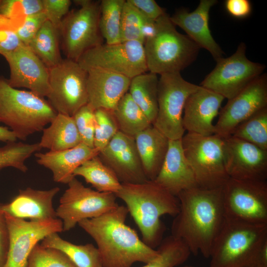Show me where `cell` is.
Here are the masks:
<instances>
[{"label": "cell", "mask_w": 267, "mask_h": 267, "mask_svg": "<svg viewBox=\"0 0 267 267\" xmlns=\"http://www.w3.org/2000/svg\"><path fill=\"white\" fill-rule=\"evenodd\" d=\"M17 138L15 134L6 126H0V141L5 142L16 141Z\"/></svg>", "instance_id": "681fc988"}, {"label": "cell", "mask_w": 267, "mask_h": 267, "mask_svg": "<svg viewBox=\"0 0 267 267\" xmlns=\"http://www.w3.org/2000/svg\"><path fill=\"white\" fill-rule=\"evenodd\" d=\"M154 181L177 197L185 190L198 186L184 156L181 139H169L165 158Z\"/></svg>", "instance_id": "cb8c5ba5"}, {"label": "cell", "mask_w": 267, "mask_h": 267, "mask_svg": "<svg viewBox=\"0 0 267 267\" xmlns=\"http://www.w3.org/2000/svg\"><path fill=\"white\" fill-rule=\"evenodd\" d=\"M113 112L119 131L133 137L152 125L129 92L119 100Z\"/></svg>", "instance_id": "1f68e13d"}, {"label": "cell", "mask_w": 267, "mask_h": 267, "mask_svg": "<svg viewBox=\"0 0 267 267\" xmlns=\"http://www.w3.org/2000/svg\"><path fill=\"white\" fill-rule=\"evenodd\" d=\"M226 218L267 224V182L229 178L222 186Z\"/></svg>", "instance_id": "4fadbf2b"}, {"label": "cell", "mask_w": 267, "mask_h": 267, "mask_svg": "<svg viewBox=\"0 0 267 267\" xmlns=\"http://www.w3.org/2000/svg\"><path fill=\"white\" fill-rule=\"evenodd\" d=\"M9 234V245L3 267H27L34 247L47 235L63 231L58 219L26 221L4 213Z\"/></svg>", "instance_id": "9a60e30c"}, {"label": "cell", "mask_w": 267, "mask_h": 267, "mask_svg": "<svg viewBox=\"0 0 267 267\" xmlns=\"http://www.w3.org/2000/svg\"><path fill=\"white\" fill-rule=\"evenodd\" d=\"M57 112L48 101L31 91L11 87L0 76V123L5 125L17 139L25 140L43 131Z\"/></svg>", "instance_id": "5b68a950"}, {"label": "cell", "mask_w": 267, "mask_h": 267, "mask_svg": "<svg viewBox=\"0 0 267 267\" xmlns=\"http://www.w3.org/2000/svg\"><path fill=\"white\" fill-rule=\"evenodd\" d=\"M60 188L48 190L27 187L20 189L18 194L6 204H1L4 213L14 218L37 222L57 218L53 206V199Z\"/></svg>", "instance_id": "603a6c76"}, {"label": "cell", "mask_w": 267, "mask_h": 267, "mask_svg": "<svg viewBox=\"0 0 267 267\" xmlns=\"http://www.w3.org/2000/svg\"><path fill=\"white\" fill-rule=\"evenodd\" d=\"M87 77L77 61L66 58L49 69L47 101L57 113L73 117L88 104Z\"/></svg>", "instance_id": "30bf717a"}, {"label": "cell", "mask_w": 267, "mask_h": 267, "mask_svg": "<svg viewBox=\"0 0 267 267\" xmlns=\"http://www.w3.org/2000/svg\"><path fill=\"white\" fill-rule=\"evenodd\" d=\"M80 7L69 12L58 28L66 58L77 61L88 50L103 44L99 26L100 2L77 0Z\"/></svg>", "instance_id": "ba28073f"}, {"label": "cell", "mask_w": 267, "mask_h": 267, "mask_svg": "<svg viewBox=\"0 0 267 267\" xmlns=\"http://www.w3.org/2000/svg\"><path fill=\"white\" fill-rule=\"evenodd\" d=\"M141 16V33L145 42L153 38L155 35L157 26L156 21L147 18L142 15Z\"/></svg>", "instance_id": "c3c4849f"}, {"label": "cell", "mask_w": 267, "mask_h": 267, "mask_svg": "<svg viewBox=\"0 0 267 267\" xmlns=\"http://www.w3.org/2000/svg\"><path fill=\"white\" fill-rule=\"evenodd\" d=\"M21 44L12 22L0 14V54L10 53Z\"/></svg>", "instance_id": "7bdbcfd3"}, {"label": "cell", "mask_w": 267, "mask_h": 267, "mask_svg": "<svg viewBox=\"0 0 267 267\" xmlns=\"http://www.w3.org/2000/svg\"><path fill=\"white\" fill-rule=\"evenodd\" d=\"M156 23L155 35L143 44L148 71L160 75L180 73L195 60L200 47L177 30L167 13Z\"/></svg>", "instance_id": "8992f818"}, {"label": "cell", "mask_w": 267, "mask_h": 267, "mask_svg": "<svg viewBox=\"0 0 267 267\" xmlns=\"http://www.w3.org/2000/svg\"><path fill=\"white\" fill-rule=\"evenodd\" d=\"M99 151L83 143L63 150L45 153L36 152L37 163L49 170L55 182L68 184L74 172L83 163L99 154Z\"/></svg>", "instance_id": "d4e9b609"}, {"label": "cell", "mask_w": 267, "mask_h": 267, "mask_svg": "<svg viewBox=\"0 0 267 267\" xmlns=\"http://www.w3.org/2000/svg\"><path fill=\"white\" fill-rule=\"evenodd\" d=\"M225 7L228 13L237 18L248 17L252 11V5L248 0H226Z\"/></svg>", "instance_id": "bcb514c9"}, {"label": "cell", "mask_w": 267, "mask_h": 267, "mask_svg": "<svg viewBox=\"0 0 267 267\" xmlns=\"http://www.w3.org/2000/svg\"><path fill=\"white\" fill-rule=\"evenodd\" d=\"M27 267H77L60 251L38 243L28 258Z\"/></svg>", "instance_id": "74e56055"}, {"label": "cell", "mask_w": 267, "mask_h": 267, "mask_svg": "<svg viewBox=\"0 0 267 267\" xmlns=\"http://www.w3.org/2000/svg\"><path fill=\"white\" fill-rule=\"evenodd\" d=\"M125 1V0H102L100 2L99 26L107 44L121 42V19Z\"/></svg>", "instance_id": "d6a6232c"}, {"label": "cell", "mask_w": 267, "mask_h": 267, "mask_svg": "<svg viewBox=\"0 0 267 267\" xmlns=\"http://www.w3.org/2000/svg\"><path fill=\"white\" fill-rule=\"evenodd\" d=\"M87 71L88 104L93 109L114 110L129 90L131 79L99 68Z\"/></svg>", "instance_id": "7402d4cb"}, {"label": "cell", "mask_w": 267, "mask_h": 267, "mask_svg": "<svg viewBox=\"0 0 267 267\" xmlns=\"http://www.w3.org/2000/svg\"><path fill=\"white\" fill-rule=\"evenodd\" d=\"M224 98L200 86L187 98L184 107L182 125L185 131L203 136L215 133L214 118Z\"/></svg>", "instance_id": "ffe728a7"}, {"label": "cell", "mask_w": 267, "mask_h": 267, "mask_svg": "<svg viewBox=\"0 0 267 267\" xmlns=\"http://www.w3.org/2000/svg\"><path fill=\"white\" fill-rule=\"evenodd\" d=\"M58 29L46 20L28 45L49 69L63 59Z\"/></svg>", "instance_id": "4dcf8cb0"}, {"label": "cell", "mask_w": 267, "mask_h": 267, "mask_svg": "<svg viewBox=\"0 0 267 267\" xmlns=\"http://www.w3.org/2000/svg\"><path fill=\"white\" fill-rule=\"evenodd\" d=\"M142 16L138 11L127 0L124 4L121 19V42L138 41L143 44L141 33Z\"/></svg>", "instance_id": "ab89813d"}, {"label": "cell", "mask_w": 267, "mask_h": 267, "mask_svg": "<svg viewBox=\"0 0 267 267\" xmlns=\"http://www.w3.org/2000/svg\"><path fill=\"white\" fill-rule=\"evenodd\" d=\"M115 195L126 204L143 242L153 249L159 245L165 230L160 218L177 215L179 210L178 198L150 180L141 183H122Z\"/></svg>", "instance_id": "3957f363"}, {"label": "cell", "mask_w": 267, "mask_h": 267, "mask_svg": "<svg viewBox=\"0 0 267 267\" xmlns=\"http://www.w3.org/2000/svg\"><path fill=\"white\" fill-rule=\"evenodd\" d=\"M126 206L116 208L78 224L94 240L103 267H131L135 262L147 264L159 255L147 245L135 231L125 223Z\"/></svg>", "instance_id": "7a4b0ae2"}, {"label": "cell", "mask_w": 267, "mask_h": 267, "mask_svg": "<svg viewBox=\"0 0 267 267\" xmlns=\"http://www.w3.org/2000/svg\"><path fill=\"white\" fill-rule=\"evenodd\" d=\"M179 210L174 217L171 235L181 241L191 254L209 258L226 220L222 187L197 186L181 192Z\"/></svg>", "instance_id": "6da1fadb"}, {"label": "cell", "mask_w": 267, "mask_h": 267, "mask_svg": "<svg viewBox=\"0 0 267 267\" xmlns=\"http://www.w3.org/2000/svg\"><path fill=\"white\" fill-rule=\"evenodd\" d=\"M41 244L60 251L77 267H103L99 251L92 244H75L53 233L45 237Z\"/></svg>", "instance_id": "f1b7e54d"}, {"label": "cell", "mask_w": 267, "mask_h": 267, "mask_svg": "<svg viewBox=\"0 0 267 267\" xmlns=\"http://www.w3.org/2000/svg\"><path fill=\"white\" fill-rule=\"evenodd\" d=\"M98 156L121 183H141L148 180L134 137L118 131Z\"/></svg>", "instance_id": "d6986e66"}, {"label": "cell", "mask_w": 267, "mask_h": 267, "mask_svg": "<svg viewBox=\"0 0 267 267\" xmlns=\"http://www.w3.org/2000/svg\"><path fill=\"white\" fill-rule=\"evenodd\" d=\"M42 149L38 143L28 144L22 142H9L0 147V171L12 167L26 173L28 167L26 161L33 154Z\"/></svg>", "instance_id": "d590c367"}, {"label": "cell", "mask_w": 267, "mask_h": 267, "mask_svg": "<svg viewBox=\"0 0 267 267\" xmlns=\"http://www.w3.org/2000/svg\"><path fill=\"white\" fill-rule=\"evenodd\" d=\"M140 13L156 21L166 13L165 10L154 0H128Z\"/></svg>", "instance_id": "f6af8a7d"}, {"label": "cell", "mask_w": 267, "mask_h": 267, "mask_svg": "<svg viewBox=\"0 0 267 267\" xmlns=\"http://www.w3.org/2000/svg\"><path fill=\"white\" fill-rule=\"evenodd\" d=\"M158 256L142 267H176L184 263L191 253L180 240L171 235L162 241Z\"/></svg>", "instance_id": "e575fe53"}, {"label": "cell", "mask_w": 267, "mask_h": 267, "mask_svg": "<svg viewBox=\"0 0 267 267\" xmlns=\"http://www.w3.org/2000/svg\"><path fill=\"white\" fill-rule=\"evenodd\" d=\"M267 107V76L264 73L231 99L219 113L215 134L224 138L259 111Z\"/></svg>", "instance_id": "2e32d148"}, {"label": "cell", "mask_w": 267, "mask_h": 267, "mask_svg": "<svg viewBox=\"0 0 267 267\" xmlns=\"http://www.w3.org/2000/svg\"><path fill=\"white\" fill-rule=\"evenodd\" d=\"M94 147L100 152L119 130L113 110L98 108L94 110Z\"/></svg>", "instance_id": "8d00e7d4"}, {"label": "cell", "mask_w": 267, "mask_h": 267, "mask_svg": "<svg viewBox=\"0 0 267 267\" xmlns=\"http://www.w3.org/2000/svg\"><path fill=\"white\" fill-rule=\"evenodd\" d=\"M184 156L199 187L213 189L222 187L229 178L224 166L223 138L188 133L181 139Z\"/></svg>", "instance_id": "52a82bcc"}, {"label": "cell", "mask_w": 267, "mask_h": 267, "mask_svg": "<svg viewBox=\"0 0 267 267\" xmlns=\"http://www.w3.org/2000/svg\"><path fill=\"white\" fill-rule=\"evenodd\" d=\"M74 176H81L96 190L116 194L122 183L115 174L100 159L98 155L88 160L74 172Z\"/></svg>", "instance_id": "f546056e"}, {"label": "cell", "mask_w": 267, "mask_h": 267, "mask_svg": "<svg viewBox=\"0 0 267 267\" xmlns=\"http://www.w3.org/2000/svg\"><path fill=\"white\" fill-rule=\"evenodd\" d=\"M267 243V224H252L226 218L213 245L209 267L263 265L262 251Z\"/></svg>", "instance_id": "277c9868"}, {"label": "cell", "mask_w": 267, "mask_h": 267, "mask_svg": "<svg viewBox=\"0 0 267 267\" xmlns=\"http://www.w3.org/2000/svg\"><path fill=\"white\" fill-rule=\"evenodd\" d=\"M1 2V0H0V5Z\"/></svg>", "instance_id": "f5cc1de1"}, {"label": "cell", "mask_w": 267, "mask_h": 267, "mask_svg": "<svg viewBox=\"0 0 267 267\" xmlns=\"http://www.w3.org/2000/svg\"><path fill=\"white\" fill-rule=\"evenodd\" d=\"M223 140L224 166L229 178L266 180L267 150L232 135Z\"/></svg>", "instance_id": "e0dca14e"}, {"label": "cell", "mask_w": 267, "mask_h": 267, "mask_svg": "<svg viewBox=\"0 0 267 267\" xmlns=\"http://www.w3.org/2000/svg\"><path fill=\"white\" fill-rule=\"evenodd\" d=\"M43 12L47 20L58 29L63 18L69 12L71 1L69 0H42Z\"/></svg>", "instance_id": "ee69618b"}, {"label": "cell", "mask_w": 267, "mask_h": 267, "mask_svg": "<svg viewBox=\"0 0 267 267\" xmlns=\"http://www.w3.org/2000/svg\"><path fill=\"white\" fill-rule=\"evenodd\" d=\"M183 267H193V266H184Z\"/></svg>", "instance_id": "816d5d0a"}, {"label": "cell", "mask_w": 267, "mask_h": 267, "mask_svg": "<svg viewBox=\"0 0 267 267\" xmlns=\"http://www.w3.org/2000/svg\"><path fill=\"white\" fill-rule=\"evenodd\" d=\"M231 135L267 150V107L240 123Z\"/></svg>", "instance_id": "836d02e7"}, {"label": "cell", "mask_w": 267, "mask_h": 267, "mask_svg": "<svg viewBox=\"0 0 267 267\" xmlns=\"http://www.w3.org/2000/svg\"><path fill=\"white\" fill-rule=\"evenodd\" d=\"M10 70L8 84L14 88H26L44 98L49 92V69L28 45L21 44L3 56Z\"/></svg>", "instance_id": "ac0fdd59"}, {"label": "cell", "mask_w": 267, "mask_h": 267, "mask_svg": "<svg viewBox=\"0 0 267 267\" xmlns=\"http://www.w3.org/2000/svg\"><path fill=\"white\" fill-rule=\"evenodd\" d=\"M1 205L0 203V267H3L8 249L9 234L5 214Z\"/></svg>", "instance_id": "7dc6e473"}, {"label": "cell", "mask_w": 267, "mask_h": 267, "mask_svg": "<svg viewBox=\"0 0 267 267\" xmlns=\"http://www.w3.org/2000/svg\"><path fill=\"white\" fill-rule=\"evenodd\" d=\"M68 185L56 210L57 218L62 222L63 231L71 229L82 221L99 217L119 205L114 193L87 187L75 177Z\"/></svg>", "instance_id": "7c38bea8"}, {"label": "cell", "mask_w": 267, "mask_h": 267, "mask_svg": "<svg viewBox=\"0 0 267 267\" xmlns=\"http://www.w3.org/2000/svg\"><path fill=\"white\" fill-rule=\"evenodd\" d=\"M46 20L42 12L29 16L16 25L14 27L21 42L28 45Z\"/></svg>", "instance_id": "b9f144b4"}, {"label": "cell", "mask_w": 267, "mask_h": 267, "mask_svg": "<svg viewBox=\"0 0 267 267\" xmlns=\"http://www.w3.org/2000/svg\"><path fill=\"white\" fill-rule=\"evenodd\" d=\"M216 0H201L192 12L185 8L176 11L170 19L200 47L207 50L216 61L223 57L224 53L213 37L209 27V12Z\"/></svg>", "instance_id": "44dd1931"}, {"label": "cell", "mask_w": 267, "mask_h": 267, "mask_svg": "<svg viewBox=\"0 0 267 267\" xmlns=\"http://www.w3.org/2000/svg\"><path fill=\"white\" fill-rule=\"evenodd\" d=\"M158 81L157 74L145 72L132 78L129 89L131 98L152 125L158 112Z\"/></svg>", "instance_id": "83f0119b"}, {"label": "cell", "mask_w": 267, "mask_h": 267, "mask_svg": "<svg viewBox=\"0 0 267 267\" xmlns=\"http://www.w3.org/2000/svg\"><path fill=\"white\" fill-rule=\"evenodd\" d=\"M246 45L241 43L230 56L218 59L214 69L206 76L200 86L222 96L232 98L264 72L266 66L249 60Z\"/></svg>", "instance_id": "8fae6325"}, {"label": "cell", "mask_w": 267, "mask_h": 267, "mask_svg": "<svg viewBox=\"0 0 267 267\" xmlns=\"http://www.w3.org/2000/svg\"><path fill=\"white\" fill-rule=\"evenodd\" d=\"M77 61L86 71L99 68L130 79L148 71L143 44L138 41L102 44L85 52Z\"/></svg>", "instance_id": "5bb4252c"}, {"label": "cell", "mask_w": 267, "mask_h": 267, "mask_svg": "<svg viewBox=\"0 0 267 267\" xmlns=\"http://www.w3.org/2000/svg\"><path fill=\"white\" fill-rule=\"evenodd\" d=\"M253 267H267V266L265 265H258Z\"/></svg>", "instance_id": "f907efd6"}, {"label": "cell", "mask_w": 267, "mask_h": 267, "mask_svg": "<svg viewBox=\"0 0 267 267\" xmlns=\"http://www.w3.org/2000/svg\"><path fill=\"white\" fill-rule=\"evenodd\" d=\"M134 138L144 173L148 180H154L165 158L169 139L153 125Z\"/></svg>", "instance_id": "484cf974"}, {"label": "cell", "mask_w": 267, "mask_h": 267, "mask_svg": "<svg viewBox=\"0 0 267 267\" xmlns=\"http://www.w3.org/2000/svg\"><path fill=\"white\" fill-rule=\"evenodd\" d=\"M43 11L42 0H1L0 14L8 18L14 26L26 17Z\"/></svg>", "instance_id": "f35d334b"}, {"label": "cell", "mask_w": 267, "mask_h": 267, "mask_svg": "<svg viewBox=\"0 0 267 267\" xmlns=\"http://www.w3.org/2000/svg\"><path fill=\"white\" fill-rule=\"evenodd\" d=\"M82 140L73 117L57 113L50 126L43 130L40 146L51 151L74 147Z\"/></svg>", "instance_id": "4316f807"}, {"label": "cell", "mask_w": 267, "mask_h": 267, "mask_svg": "<svg viewBox=\"0 0 267 267\" xmlns=\"http://www.w3.org/2000/svg\"><path fill=\"white\" fill-rule=\"evenodd\" d=\"M200 86L185 80L180 73L160 75L158 86V112L152 125L169 139H180L185 130L182 113L188 97Z\"/></svg>", "instance_id": "9c48e42d"}, {"label": "cell", "mask_w": 267, "mask_h": 267, "mask_svg": "<svg viewBox=\"0 0 267 267\" xmlns=\"http://www.w3.org/2000/svg\"><path fill=\"white\" fill-rule=\"evenodd\" d=\"M73 118L82 142L89 147L94 148V110L87 104L80 108L73 115Z\"/></svg>", "instance_id": "60d3db41"}]
</instances>
